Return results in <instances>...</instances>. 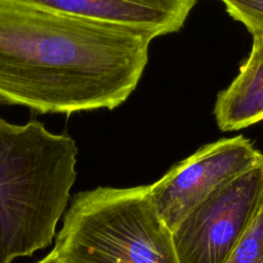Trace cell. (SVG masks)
I'll use <instances>...</instances> for the list:
<instances>
[{
    "label": "cell",
    "instance_id": "1",
    "mask_svg": "<svg viewBox=\"0 0 263 263\" xmlns=\"http://www.w3.org/2000/svg\"><path fill=\"white\" fill-rule=\"evenodd\" d=\"M155 35L0 0V104L70 115L112 110L136 89Z\"/></svg>",
    "mask_w": 263,
    "mask_h": 263
},
{
    "label": "cell",
    "instance_id": "2",
    "mask_svg": "<svg viewBox=\"0 0 263 263\" xmlns=\"http://www.w3.org/2000/svg\"><path fill=\"white\" fill-rule=\"evenodd\" d=\"M78 148L40 121L0 117V263L51 245L76 181Z\"/></svg>",
    "mask_w": 263,
    "mask_h": 263
},
{
    "label": "cell",
    "instance_id": "3",
    "mask_svg": "<svg viewBox=\"0 0 263 263\" xmlns=\"http://www.w3.org/2000/svg\"><path fill=\"white\" fill-rule=\"evenodd\" d=\"M52 250L70 263H180L150 185L75 194Z\"/></svg>",
    "mask_w": 263,
    "mask_h": 263
},
{
    "label": "cell",
    "instance_id": "4",
    "mask_svg": "<svg viewBox=\"0 0 263 263\" xmlns=\"http://www.w3.org/2000/svg\"><path fill=\"white\" fill-rule=\"evenodd\" d=\"M262 209L263 153L172 230L179 262L224 263Z\"/></svg>",
    "mask_w": 263,
    "mask_h": 263
},
{
    "label": "cell",
    "instance_id": "5",
    "mask_svg": "<svg viewBox=\"0 0 263 263\" xmlns=\"http://www.w3.org/2000/svg\"><path fill=\"white\" fill-rule=\"evenodd\" d=\"M263 152L243 137L220 139L201 146L150 185L161 218L173 230L193 209L254 164Z\"/></svg>",
    "mask_w": 263,
    "mask_h": 263
},
{
    "label": "cell",
    "instance_id": "6",
    "mask_svg": "<svg viewBox=\"0 0 263 263\" xmlns=\"http://www.w3.org/2000/svg\"><path fill=\"white\" fill-rule=\"evenodd\" d=\"M75 16L147 30L178 32L197 0H6Z\"/></svg>",
    "mask_w": 263,
    "mask_h": 263
},
{
    "label": "cell",
    "instance_id": "7",
    "mask_svg": "<svg viewBox=\"0 0 263 263\" xmlns=\"http://www.w3.org/2000/svg\"><path fill=\"white\" fill-rule=\"evenodd\" d=\"M213 113L222 132L263 120V33L253 35L249 57L232 82L218 93Z\"/></svg>",
    "mask_w": 263,
    "mask_h": 263
},
{
    "label": "cell",
    "instance_id": "8",
    "mask_svg": "<svg viewBox=\"0 0 263 263\" xmlns=\"http://www.w3.org/2000/svg\"><path fill=\"white\" fill-rule=\"evenodd\" d=\"M224 263H263V209Z\"/></svg>",
    "mask_w": 263,
    "mask_h": 263
},
{
    "label": "cell",
    "instance_id": "9",
    "mask_svg": "<svg viewBox=\"0 0 263 263\" xmlns=\"http://www.w3.org/2000/svg\"><path fill=\"white\" fill-rule=\"evenodd\" d=\"M228 14L252 35L263 33V0H221Z\"/></svg>",
    "mask_w": 263,
    "mask_h": 263
},
{
    "label": "cell",
    "instance_id": "10",
    "mask_svg": "<svg viewBox=\"0 0 263 263\" xmlns=\"http://www.w3.org/2000/svg\"><path fill=\"white\" fill-rule=\"evenodd\" d=\"M36 263H70L65 258L60 256L58 253H55L53 250L49 252L48 255H46L44 258H42L40 261Z\"/></svg>",
    "mask_w": 263,
    "mask_h": 263
}]
</instances>
